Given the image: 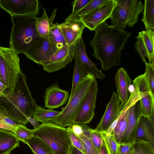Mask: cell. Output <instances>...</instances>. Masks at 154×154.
I'll return each instance as SVG.
<instances>
[{
	"mask_svg": "<svg viewBox=\"0 0 154 154\" xmlns=\"http://www.w3.org/2000/svg\"><path fill=\"white\" fill-rule=\"evenodd\" d=\"M95 34L90 44L93 48V55L100 61L102 69L107 70L120 65L122 51L131 33L114 26L106 21L95 29Z\"/></svg>",
	"mask_w": 154,
	"mask_h": 154,
	"instance_id": "6da1fadb",
	"label": "cell"
},
{
	"mask_svg": "<svg viewBox=\"0 0 154 154\" xmlns=\"http://www.w3.org/2000/svg\"><path fill=\"white\" fill-rule=\"evenodd\" d=\"M26 80V75L22 72L12 94H0V107L4 109L11 120L24 125L28 123L27 118L33 116L38 106L31 95Z\"/></svg>",
	"mask_w": 154,
	"mask_h": 154,
	"instance_id": "7a4b0ae2",
	"label": "cell"
},
{
	"mask_svg": "<svg viewBox=\"0 0 154 154\" xmlns=\"http://www.w3.org/2000/svg\"><path fill=\"white\" fill-rule=\"evenodd\" d=\"M36 17L11 16L13 26L10 35L9 48L17 54H24L40 37L35 25Z\"/></svg>",
	"mask_w": 154,
	"mask_h": 154,
	"instance_id": "3957f363",
	"label": "cell"
},
{
	"mask_svg": "<svg viewBox=\"0 0 154 154\" xmlns=\"http://www.w3.org/2000/svg\"><path fill=\"white\" fill-rule=\"evenodd\" d=\"M32 130L33 136L44 141L55 154H69L72 145L67 128L48 122Z\"/></svg>",
	"mask_w": 154,
	"mask_h": 154,
	"instance_id": "277c9868",
	"label": "cell"
},
{
	"mask_svg": "<svg viewBox=\"0 0 154 154\" xmlns=\"http://www.w3.org/2000/svg\"><path fill=\"white\" fill-rule=\"evenodd\" d=\"M18 55L10 48L0 46V80L6 87V95L13 94L22 72Z\"/></svg>",
	"mask_w": 154,
	"mask_h": 154,
	"instance_id": "5b68a950",
	"label": "cell"
},
{
	"mask_svg": "<svg viewBox=\"0 0 154 154\" xmlns=\"http://www.w3.org/2000/svg\"><path fill=\"white\" fill-rule=\"evenodd\" d=\"M144 5L138 0H117L116 5L109 18L111 26L124 30L127 26L133 27L138 22V16Z\"/></svg>",
	"mask_w": 154,
	"mask_h": 154,
	"instance_id": "8992f818",
	"label": "cell"
},
{
	"mask_svg": "<svg viewBox=\"0 0 154 154\" xmlns=\"http://www.w3.org/2000/svg\"><path fill=\"white\" fill-rule=\"evenodd\" d=\"M94 79L91 74L87 75L79 84L73 95L68 100L67 104L60 113L51 122L64 127L74 124L84 97Z\"/></svg>",
	"mask_w": 154,
	"mask_h": 154,
	"instance_id": "52a82bcc",
	"label": "cell"
},
{
	"mask_svg": "<svg viewBox=\"0 0 154 154\" xmlns=\"http://www.w3.org/2000/svg\"><path fill=\"white\" fill-rule=\"evenodd\" d=\"M41 3L37 0H0V7L11 15H30L39 14Z\"/></svg>",
	"mask_w": 154,
	"mask_h": 154,
	"instance_id": "ba28073f",
	"label": "cell"
},
{
	"mask_svg": "<svg viewBox=\"0 0 154 154\" xmlns=\"http://www.w3.org/2000/svg\"><path fill=\"white\" fill-rule=\"evenodd\" d=\"M98 89L97 82L94 79L84 97L74 124H87L93 119L95 115L94 110Z\"/></svg>",
	"mask_w": 154,
	"mask_h": 154,
	"instance_id": "9c48e42d",
	"label": "cell"
},
{
	"mask_svg": "<svg viewBox=\"0 0 154 154\" xmlns=\"http://www.w3.org/2000/svg\"><path fill=\"white\" fill-rule=\"evenodd\" d=\"M76 43L71 46L66 44L56 51L42 65L44 69L53 73L64 68L74 58Z\"/></svg>",
	"mask_w": 154,
	"mask_h": 154,
	"instance_id": "30bf717a",
	"label": "cell"
},
{
	"mask_svg": "<svg viewBox=\"0 0 154 154\" xmlns=\"http://www.w3.org/2000/svg\"><path fill=\"white\" fill-rule=\"evenodd\" d=\"M117 0H108L89 14L80 18L85 27L94 30L100 24L109 18L116 5Z\"/></svg>",
	"mask_w": 154,
	"mask_h": 154,
	"instance_id": "8fae6325",
	"label": "cell"
},
{
	"mask_svg": "<svg viewBox=\"0 0 154 154\" xmlns=\"http://www.w3.org/2000/svg\"><path fill=\"white\" fill-rule=\"evenodd\" d=\"M56 51L49 39L40 37L24 54L28 59L39 65H42Z\"/></svg>",
	"mask_w": 154,
	"mask_h": 154,
	"instance_id": "7c38bea8",
	"label": "cell"
},
{
	"mask_svg": "<svg viewBox=\"0 0 154 154\" xmlns=\"http://www.w3.org/2000/svg\"><path fill=\"white\" fill-rule=\"evenodd\" d=\"M133 82L140 97L142 116L149 118L154 114V97L152 95L144 74L137 77Z\"/></svg>",
	"mask_w": 154,
	"mask_h": 154,
	"instance_id": "4fadbf2b",
	"label": "cell"
},
{
	"mask_svg": "<svg viewBox=\"0 0 154 154\" xmlns=\"http://www.w3.org/2000/svg\"><path fill=\"white\" fill-rule=\"evenodd\" d=\"M74 58L87 74H91L95 79H102L105 78V75L97 68L88 57L82 37L79 39L76 44Z\"/></svg>",
	"mask_w": 154,
	"mask_h": 154,
	"instance_id": "5bb4252c",
	"label": "cell"
},
{
	"mask_svg": "<svg viewBox=\"0 0 154 154\" xmlns=\"http://www.w3.org/2000/svg\"><path fill=\"white\" fill-rule=\"evenodd\" d=\"M154 30H146L139 32L135 43V49L138 52L143 62L149 60V62H154Z\"/></svg>",
	"mask_w": 154,
	"mask_h": 154,
	"instance_id": "9a60e30c",
	"label": "cell"
},
{
	"mask_svg": "<svg viewBox=\"0 0 154 154\" xmlns=\"http://www.w3.org/2000/svg\"><path fill=\"white\" fill-rule=\"evenodd\" d=\"M69 96L68 91L61 89L57 83L51 84L44 93V107L52 110L60 107L68 100Z\"/></svg>",
	"mask_w": 154,
	"mask_h": 154,
	"instance_id": "2e32d148",
	"label": "cell"
},
{
	"mask_svg": "<svg viewBox=\"0 0 154 154\" xmlns=\"http://www.w3.org/2000/svg\"><path fill=\"white\" fill-rule=\"evenodd\" d=\"M120 100L116 93L113 91L108 103L105 112L99 123L94 129L102 132L106 131L117 119L120 109Z\"/></svg>",
	"mask_w": 154,
	"mask_h": 154,
	"instance_id": "e0dca14e",
	"label": "cell"
},
{
	"mask_svg": "<svg viewBox=\"0 0 154 154\" xmlns=\"http://www.w3.org/2000/svg\"><path fill=\"white\" fill-rule=\"evenodd\" d=\"M56 24L60 29L66 44L71 46L76 43L82 37L84 28V24L80 20H70L61 23Z\"/></svg>",
	"mask_w": 154,
	"mask_h": 154,
	"instance_id": "ac0fdd59",
	"label": "cell"
},
{
	"mask_svg": "<svg viewBox=\"0 0 154 154\" xmlns=\"http://www.w3.org/2000/svg\"><path fill=\"white\" fill-rule=\"evenodd\" d=\"M142 116L139 100L129 109L126 130L122 143H132L134 141L136 129L140 117Z\"/></svg>",
	"mask_w": 154,
	"mask_h": 154,
	"instance_id": "d6986e66",
	"label": "cell"
},
{
	"mask_svg": "<svg viewBox=\"0 0 154 154\" xmlns=\"http://www.w3.org/2000/svg\"><path fill=\"white\" fill-rule=\"evenodd\" d=\"M117 95L120 100V107L128 101L129 95V88L132 81L127 72L123 67L119 68L115 76Z\"/></svg>",
	"mask_w": 154,
	"mask_h": 154,
	"instance_id": "ffe728a7",
	"label": "cell"
},
{
	"mask_svg": "<svg viewBox=\"0 0 154 154\" xmlns=\"http://www.w3.org/2000/svg\"><path fill=\"white\" fill-rule=\"evenodd\" d=\"M137 140L147 142L154 147V125L148 118L142 116L138 122L134 141Z\"/></svg>",
	"mask_w": 154,
	"mask_h": 154,
	"instance_id": "44dd1931",
	"label": "cell"
},
{
	"mask_svg": "<svg viewBox=\"0 0 154 154\" xmlns=\"http://www.w3.org/2000/svg\"><path fill=\"white\" fill-rule=\"evenodd\" d=\"M43 12L42 16L35 18V25L37 32L40 37L49 39V33L50 27L53 23L56 15L57 10L55 9L49 18L46 13V9L42 7Z\"/></svg>",
	"mask_w": 154,
	"mask_h": 154,
	"instance_id": "7402d4cb",
	"label": "cell"
},
{
	"mask_svg": "<svg viewBox=\"0 0 154 154\" xmlns=\"http://www.w3.org/2000/svg\"><path fill=\"white\" fill-rule=\"evenodd\" d=\"M20 141L14 134L0 131V154H10L20 146Z\"/></svg>",
	"mask_w": 154,
	"mask_h": 154,
	"instance_id": "603a6c76",
	"label": "cell"
},
{
	"mask_svg": "<svg viewBox=\"0 0 154 154\" xmlns=\"http://www.w3.org/2000/svg\"><path fill=\"white\" fill-rule=\"evenodd\" d=\"M143 17L141 21L146 30H154V0H144Z\"/></svg>",
	"mask_w": 154,
	"mask_h": 154,
	"instance_id": "cb8c5ba5",
	"label": "cell"
},
{
	"mask_svg": "<svg viewBox=\"0 0 154 154\" xmlns=\"http://www.w3.org/2000/svg\"><path fill=\"white\" fill-rule=\"evenodd\" d=\"M61 113L60 111L45 109L38 106L33 115V118L42 123L51 122Z\"/></svg>",
	"mask_w": 154,
	"mask_h": 154,
	"instance_id": "d4e9b609",
	"label": "cell"
},
{
	"mask_svg": "<svg viewBox=\"0 0 154 154\" xmlns=\"http://www.w3.org/2000/svg\"><path fill=\"white\" fill-rule=\"evenodd\" d=\"M26 144L35 154H55L44 141L36 136H33Z\"/></svg>",
	"mask_w": 154,
	"mask_h": 154,
	"instance_id": "484cf974",
	"label": "cell"
},
{
	"mask_svg": "<svg viewBox=\"0 0 154 154\" xmlns=\"http://www.w3.org/2000/svg\"><path fill=\"white\" fill-rule=\"evenodd\" d=\"M49 39L56 50L63 48L66 44L63 35L55 24L51 25L49 33Z\"/></svg>",
	"mask_w": 154,
	"mask_h": 154,
	"instance_id": "4316f807",
	"label": "cell"
},
{
	"mask_svg": "<svg viewBox=\"0 0 154 154\" xmlns=\"http://www.w3.org/2000/svg\"><path fill=\"white\" fill-rule=\"evenodd\" d=\"M18 124L10 119L4 109L0 107V131L15 135V130Z\"/></svg>",
	"mask_w": 154,
	"mask_h": 154,
	"instance_id": "83f0119b",
	"label": "cell"
},
{
	"mask_svg": "<svg viewBox=\"0 0 154 154\" xmlns=\"http://www.w3.org/2000/svg\"><path fill=\"white\" fill-rule=\"evenodd\" d=\"M88 74L77 62L75 60L72 87L69 100L70 99L73 95L79 83L86 77Z\"/></svg>",
	"mask_w": 154,
	"mask_h": 154,
	"instance_id": "f1b7e54d",
	"label": "cell"
},
{
	"mask_svg": "<svg viewBox=\"0 0 154 154\" xmlns=\"http://www.w3.org/2000/svg\"><path fill=\"white\" fill-rule=\"evenodd\" d=\"M108 0H91L85 6L74 15L70 20H79L81 17L89 14Z\"/></svg>",
	"mask_w": 154,
	"mask_h": 154,
	"instance_id": "f546056e",
	"label": "cell"
},
{
	"mask_svg": "<svg viewBox=\"0 0 154 154\" xmlns=\"http://www.w3.org/2000/svg\"><path fill=\"white\" fill-rule=\"evenodd\" d=\"M133 154H154V148L149 142L141 140L133 142Z\"/></svg>",
	"mask_w": 154,
	"mask_h": 154,
	"instance_id": "4dcf8cb0",
	"label": "cell"
},
{
	"mask_svg": "<svg viewBox=\"0 0 154 154\" xmlns=\"http://www.w3.org/2000/svg\"><path fill=\"white\" fill-rule=\"evenodd\" d=\"M145 71L144 74L151 93L154 97V62H144Z\"/></svg>",
	"mask_w": 154,
	"mask_h": 154,
	"instance_id": "1f68e13d",
	"label": "cell"
},
{
	"mask_svg": "<svg viewBox=\"0 0 154 154\" xmlns=\"http://www.w3.org/2000/svg\"><path fill=\"white\" fill-rule=\"evenodd\" d=\"M101 133L109 154H117L118 143L113 134H108L105 132Z\"/></svg>",
	"mask_w": 154,
	"mask_h": 154,
	"instance_id": "d6a6232c",
	"label": "cell"
},
{
	"mask_svg": "<svg viewBox=\"0 0 154 154\" xmlns=\"http://www.w3.org/2000/svg\"><path fill=\"white\" fill-rule=\"evenodd\" d=\"M15 135L20 140L26 144L33 136V130L28 128L24 125L18 124L15 130Z\"/></svg>",
	"mask_w": 154,
	"mask_h": 154,
	"instance_id": "836d02e7",
	"label": "cell"
},
{
	"mask_svg": "<svg viewBox=\"0 0 154 154\" xmlns=\"http://www.w3.org/2000/svg\"><path fill=\"white\" fill-rule=\"evenodd\" d=\"M79 137L82 143L86 154H99V151L94 146L90 137L84 135Z\"/></svg>",
	"mask_w": 154,
	"mask_h": 154,
	"instance_id": "e575fe53",
	"label": "cell"
},
{
	"mask_svg": "<svg viewBox=\"0 0 154 154\" xmlns=\"http://www.w3.org/2000/svg\"><path fill=\"white\" fill-rule=\"evenodd\" d=\"M91 0H75L72 3V10L70 14L67 17L65 21L69 20L78 12L83 8Z\"/></svg>",
	"mask_w": 154,
	"mask_h": 154,
	"instance_id": "d590c367",
	"label": "cell"
},
{
	"mask_svg": "<svg viewBox=\"0 0 154 154\" xmlns=\"http://www.w3.org/2000/svg\"><path fill=\"white\" fill-rule=\"evenodd\" d=\"M90 131L91 141L95 147L100 151L103 141L101 133L91 128Z\"/></svg>",
	"mask_w": 154,
	"mask_h": 154,
	"instance_id": "8d00e7d4",
	"label": "cell"
},
{
	"mask_svg": "<svg viewBox=\"0 0 154 154\" xmlns=\"http://www.w3.org/2000/svg\"><path fill=\"white\" fill-rule=\"evenodd\" d=\"M69 138L72 146L86 154L83 146L79 137L75 134L68 128H67Z\"/></svg>",
	"mask_w": 154,
	"mask_h": 154,
	"instance_id": "74e56055",
	"label": "cell"
},
{
	"mask_svg": "<svg viewBox=\"0 0 154 154\" xmlns=\"http://www.w3.org/2000/svg\"><path fill=\"white\" fill-rule=\"evenodd\" d=\"M134 152L133 142L118 143L117 154H133Z\"/></svg>",
	"mask_w": 154,
	"mask_h": 154,
	"instance_id": "f35d334b",
	"label": "cell"
},
{
	"mask_svg": "<svg viewBox=\"0 0 154 154\" xmlns=\"http://www.w3.org/2000/svg\"><path fill=\"white\" fill-rule=\"evenodd\" d=\"M75 135L79 137L83 135V129L82 125L74 124L68 127Z\"/></svg>",
	"mask_w": 154,
	"mask_h": 154,
	"instance_id": "ab89813d",
	"label": "cell"
},
{
	"mask_svg": "<svg viewBox=\"0 0 154 154\" xmlns=\"http://www.w3.org/2000/svg\"><path fill=\"white\" fill-rule=\"evenodd\" d=\"M28 122L33 126L34 129L35 128L39 125V123L36 119L30 117L27 118Z\"/></svg>",
	"mask_w": 154,
	"mask_h": 154,
	"instance_id": "60d3db41",
	"label": "cell"
},
{
	"mask_svg": "<svg viewBox=\"0 0 154 154\" xmlns=\"http://www.w3.org/2000/svg\"><path fill=\"white\" fill-rule=\"evenodd\" d=\"M69 154H85L76 148L72 146Z\"/></svg>",
	"mask_w": 154,
	"mask_h": 154,
	"instance_id": "b9f144b4",
	"label": "cell"
},
{
	"mask_svg": "<svg viewBox=\"0 0 154 154\" xmlns=\"http://www.w3.org/2000/svg\"><path fill=\"white\" fill-rule=\"evenodd\" d=\"M99 154H109L103 140L99 151Z\"/></svg>",
	"mask_w": 154,
	"mask_h": 154,
	"instance_id": "7bdbcfd3",
	"label": "cell"
},
{
	"mask_svg": "<svg viewBox=\"0 0 154 154\" xmlns=\"http://www.w3.org/2000/svg\"><path fill=\"white\" fill-rule=\"evenodd\" d=\"M6 89V87L0 80V94H4Z\"/></svg>",
	"mask_w": 154,
	"mask_h": 154,
	"instance_id": "ee69618b",
	"label": "cell"
}]
</instances>
